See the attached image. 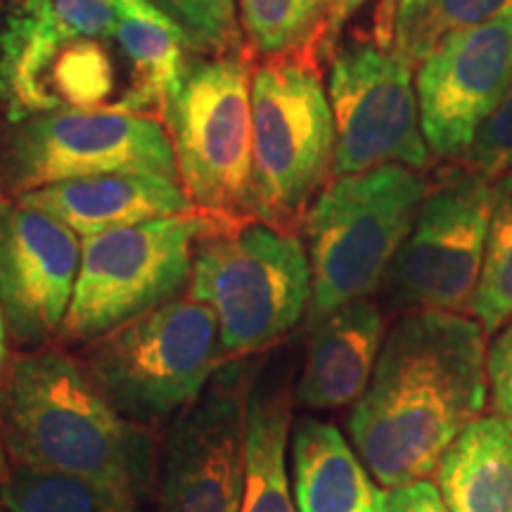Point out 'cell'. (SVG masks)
I'll list each match as a JSON object with an SVG mask.
<instances>
[{
  "label": "cell",
  "mask_w": 512,
  "mask_h": 512,
  "mask_svg": "<svg viewBox=\"0 0 512 512\" xmlns=\"http://www.w3.org/2000/svg\"><path fill=\"white\" fill-rule=\"evenodd\" d=\"M5 363H8V330H5L3 309H0V375H3Z\"/></svg>",
  "instance_id": "1f68e13d"
},
{
  "label": "cell",
  "mask_w": 512,
  "mask_h": 512,
  "mask_svg": "<svg viewBox=\"0 0 512 512\" xmlns=\"http://www.w3.org/2000/svg\"><path fill=\"white\" fill-rule=\"evenodd\" d=\"M512 15V0H427L394 27L392 50L420 67L448 36Z\"/></svg>",
  "instance_id": "cb8c5ba5"
},
{
  "label": "cell",
  "mask_w": 512,
  "mask_h": 512,
  "mask_svg": "<svg viewBox=\"0 0 512 512\" xmlns=\"http://www.w3.org/2000/svg\"><path fill=\"white\" fill-rule=\"evenodd\" d=\"M162 119L192 209L216 226L256 219L249 53L185 64Z\"/></svg>",
  "instance_id": "8992f818"
},
{
  "label": "cell",
  "mask_w": 512,
  "mask_h": 512,
  "mask_svg": "<svg viewBox=\"0 0 512 512\" xmlns=\"http://www.w3.org/2000/svg\"><path fill=\"white\" fill-rule=\"evenodd\" d=\"M131 0H15L0 24V102L12 124L29 117L41 67L62 43L112 36Z\"/></svg>",
  "instance_id": "9a60e30c"
},
{
  "label": "cell",
  "mask_w": 512,
  "mask_h": 512,
  "mask_svg": "<svg viewBox=\"0 0 512 512\" xmlns=\"http://www.w3.org/2000/svg\"><path fill=\"white\" fill-rule=\"evenodd\" d=\"M256 373L252 358H230L171 422L159 453V512H242Z\"/></svg>",
  "instance_id": "8fae6325"
},
{
  "label": "cell",
  "mask_w": 512,
  "mask_h": 512,
  "mask_svg": "<svg viewBox=\"0 0 512 512\" xmlns=\"http://www.w3.org/2000/svg\"><path fill=\"white\" fill-rule=\"evenodd\" d=\"M0 505L5 512H117L131 503L91 479L10 465Z\"/></svg>",
  "instance_id": "7402d4cb"
},
{
  "label": "cell",
  "mask_w": 512,
  "mask_h": 512,
  "mask_svg": "<svg viewBox=\"0 0 512 512\" xmlns=\"http://www.w3.org/2000/svg\"><path fill=\"white\" fill-rule=\"evenodd\" d=\"M472 316L486 335L512 320V171L494 183V207Z\"/></svg>",
  "instance_id": "d4e9b609"
},
{
  "label": "cell",
  "mask_w": 512,
  "mask_h": 512,
  "mask_svg": "<svg viewBox=\"0 0 512 512\" xmlns=\"http://www.w3.org/2000/svg\"><path fill=\"white\" fill-rule=\"evenodd\" d=\"M311 292L309 254L297 233L252 219L211 223L192 252L185 297L214 309L228 358H247L299 323Z\"/></svg>",
  "instance_id": "5b68a950"
},
{
  "label": "cell",
  "mask_w": 512,
  "mask_h": 512,
  "mask_svg": "<svg viewBox=\"0 0 512 512\" xmlns=\"http://www.w3.org/2000/svg\"><path fill=\"white\" fill-rule=\"evenodd\" d=\"M486 377L496 415L512 420V320L486 351Z\"/></svg>",
  "instance_id": "83f0119b"
},
{
  "label": "cell",
  "mask_w": 512,
  "mask_h": 512,
  "mask_svg": "<svg viewBox=\"0 0 512 512\" xmlns=\"http://www.w3.org/2000/svg\"><path fill=\"white\" fill-rule=\"evenodd\" d=\"M328 100L335 121V178L384 164H430L413 67L394 50L377 43L339 50L330 67Z\"/></svg>",
  "instance_id": "7c38bea8"
},
{
  "label": "cell",
  "mask_w": 512,
  "mask_h": 512,
  "mask_svg": "<svg viewBox=\"0 0 512 512\" xmlns=\"http://www.w3.org/2000/svg\"><path fill=\"white\" fill-rule=\"evenodd\" d=\"M81 266L72 228L27 204L0 197V309L17 349L60 337Z\"/></svg>",
  "instance_id": "4fadbf2b"
},
{
  "label": "cell",
  "mask_w": 512,
  "mask_h": 512,
  "mask_svg": "<svg viewBox=\"0 0 512 512\" xmlns=\"http://www.w3.org/2000/svg\"><path fill=\"white\" fill-rule=\"evenodd\" d=\"M290 422V384L278 377L268 380L259 366L247 399L242 512H297L287 479Z\"/></svg>",
  "instance_id": "ffe728a7"
},
{
  "label": "cell",
  "mask_w": 512,
  "mask_h": 512,
  "mask_svg": "<svg viewBox=\"0 0 512 512\" xmlns=\"http://www.w3.org/2000/svg\"><path fill=\"white\" fill-rule=\"evenodd\" d=\"M105 174H155L181 181L166 126L152 114L55 110L19 121L0 152L5 197Z\"/></svg>",
  "instance_id": "9c48e42d"
},
{
  "label": "cell",
  "mask_w": 512,
  "mask_h": 512,
  "mask_svg": "<svg viewBox=\"0 0 512 512\" xmlns=\"http://www.w3.org/2000/svg\"><path fill=\"white\" fill-rule=\"evenodd\" d=\"M335 121L318 55L266 57L252 72L254 216L294 233L332 171Z\"/></svg>",
  "instance_id": "52a82bcc"
},
{
  "label": "cell",
  "mask_w": 512,
  "mask_h": 512,
  "mask_svg": "<svg viewBox=\"0 0 512 512\" xmlns=\"http://www.w3.org/2000/svg\"><path fill=\"white\" fill-rule=\"evenodd\" d=\"M463 164L470 166V171L489 176L491 181L512 171V83L496 110L477 128Z\"/></svg>",
  "instance_id": "4316f807"
},
{
  "label": "cell",
  "mask_w": 512,
  "mask_h": 512,
  "mask_svg": "<svg viewBox=\"0 0 512 512\" xmlns=\"http://www.w3.org/2000/svg\"><path fill=\"white\" fill-rule=\"evenodd\" d=\"M0 512H5V508H3V505H0Z\"/></svg>",
  "instance_id": "d590c367"
},
{
  "label": "cell",
  "mask_w": 512,
  "mask_h": 512,
  "mask_svg": "<svg viewBox=\"0 0 512 512\" xmlns=\"http://www.w3.org/2000/svg\"><path fill=\"white\" fill-rule=\"evenodd\" d=\"M512 83V15L441 41L415 74L422 136L434 157L463 159Z\"/></svg>",
  "instance_id": "5bb4252c"
},
{
  "label": "cell",
  "mask_w": 512,
  "mask_h": 512,
  "mask_svg": "<svg viewBox=\"0 0 512 512\" xmlns=\"http://www.w3.org/2000/svg\"><path fill=\"white\" fill-rule=\"evenodd\" d=\"M337 0H323V5H325V17H328V12L332 10V5H335ZM325 31V29H323Z\"/></svg>",
  "instance_id": "836d02e7"
},
{
  "label": "cell",
  "mask_w": 512,
  "mask_h": 512,
  "mask_svg": "<svg viewBox=\"0 0 512 512\" xmlns=\"http://www.w3.org/2000/svg\"><path fill=\"white\" fill-rule=\"evenodd\" d=\"M368 0H337L332 5V10L325 17V31H323V41H320V55H330L335 50V41L342 31L344 24L354 17L356 10H361Z\"/></svg>",
  "instance_id": "4dcf8cb0"
},
{
  "label": "cell",
  "mask_w": 512,
  "mask_h": 512,
  "mask_svg": "<svg viewBox=\"0 0 512 512\" xmlns=\"http://www.w3.org/2000/svg\"><path fill=\"white\" fill-rule=\"evenodd\" d=\"M494 183L458 171L420 204L411 235L394 256L380 290L394 311L472 316L484 266Z\"/></svg>",
  "instance_id": "30bf717a"
},
{
  "label": "cell",
  "mask_w": 512,
  "mask_h": 512,
  "mask_svg": "<svg viewBox=\"0 0 512 512\" xmlns=\"http://www.w3.org/2000/svg\"><path fill=\"white\" fill-rule=\"evenodd\" d=\"M427 0H380L375 17V43L384 50H392L394 27L403 17L413 15Z\"/></svg>",
  "instance_id": "f546056e"
},
{
  "label": "cell",
  "mask_w": 512,
  "mask_h": 512,
  "mask_svg": "<svg viewBox=\"0 0 512 512\" xmlns=\"http://www.w3.org/2000/svg\"><path fill=\"white\" fill-rule=\"evenodd\" d=\"M292 467L299 512H377L382 489L328 422L306 418L294 425Z\"/></svg>",
  "instance_id": "ac0fdd59"
},
{
  "label": "cell",
  "mask_w": 512,
  "mask_h": 512,
  "mask_svg": "<svg viewBox=\"0 0 512 512\" xmlns=\"http://www.w3.org/2000/svg\"><path fill=\"white\" fill-rule=\"evenodd\" d=\"M0 441L10 465L67 472L136 505L157 482V441L105 401L62 344L17 349L0 375Z\"/></svg>",
  "instance_id": "7a4b0ae2"
},
{
  "label": "cell",
  "mask_w": 512,
  "mask_h": 512,
  "mask_svg": "<svg viewBox=\"0 0 512 512\" xmlns=\"http://www.w3.org/2000/svg\"><path fill=\"white\" fill-rule=\"evenodd\" d=\"M76 361L121 418L155 430L230 358L214 309L176 297L81 344Z\"/></svg>",
  "instance_id": "3957f363"
},
{
  "label": "cell",
  "mask_w": 512,
  "mask_h": 512,
  "mask_svg": "<svg viewBox=\"0 0 512 512\" xmlns=\"http://www.w3.org/2000/svg\"><path fill=\"white\" fill-rule=\"evenodd\" d=\"M117 512H138V510H136V505H126V508H121Z\"/></svg>",
  "instance_id": "e575fe53"
},
{
  "label": "cell",
  "mask_w": 512,
  "mask_h": 512,
  "mask_svg": "<svg viewBox=\"0 0 512 512\" xmlns=\"http://www.w3.org/2000/svg\"><path fill=\"white\" fill-rule=\"evenodd\" d=\"M486 332L472 316L408 311L384 337L368 389L349 415L351 439L384 489L425 479L482 413Z\"/></svg>",
  "instance_id": "6da1fadb"
},
{
  "label": "cell",
  "mask_w": 512,
  "mask_h": 512,
  "mask_svg": "<svg viewBox=\"0 0 512 512\" xmlns=\"http://www.w3.org/2000/svg\"><path fill=\"white\" fill-rule=\"evenodd\" d=\"M240 17L252 55L264 60L299 50L320 55L323 0H240Z\"/></svg>",
  "instance_id": "603a6c76"
},
{
  "label": "cell",
  "mask_w": 512,
  "mask_h": 512,
  "mask_svg": "<svg viewBox=\"0 0 512 512\" xmlns=\"http://www.w3.org/2000/svg\"><path fill=\"white\" fill-rule=\"evenodd\" d=\"M434 475L451 512H512V420L494 413L470 422Z\"/></svg>",
  "instance_id": "d6986e66"
},
{
  "label": "cell",
  "mask_w": 512,
  "mask_h": 512,
  "mask_svg": "<svg viewBox=\"0 0 512 512\" xmlns=\"http://www.w3.org/2000/svg\"><path fill=\"white\" fill-rule=\"evenodd\" d=\"M377 512H451L439 486L427 479L382 489Z\"/></svg>",
  "instance_id": "f1b7e54d"
},
{
  "label": "cell",
  "mask_w": 512,
  "mask_h": 512,
  "mask_svg": "<svg viewBox=\"0 0 512 512\" xmlns=\"http://www.w3.org/2000/svg\"><path fill=\"white\" fill-rule=\"evenodd\" d=\"M425 195V181L401 164L337 176L325 185L304 216L313 285L311 328L380 290Z\"/></svg>",
  "instance_id": "277c9868"
},
{
  "label": "cell",
  "mask_w": 512,
  "mask_h": 512,
  "mask_svg": "<svg viewBox=\"0 0 512 512\" xmlns=\"http://www.w3.org/2000/svg\"><path fill=\"white\" fill-rule=\"evenodd\" d=\"M114 36L133 72L128 112H164L166 100L174 93L185 69L183 53L188 38L183 29L150 0H131Z\"/></svg>",
  "instance_id": "44dd1931"
},
{
  "label": "cell",
  "mask_w": 512,
  "mask_h": 512,
  "mask_svg": "<svg viewBox=\"0 0 512 512\" xmlns=\"http://www.w3.org/2000/svg\"><path fill=\"white\" fill-rule=\"evenodd\" d=\"M211 223L190 211L83 238L74 297L57 342H93L176 299L190 283L192 252Z\"/></svg>",
  "instance_id": "ba28073f"
},
{
  "label": "cell",
  "mask_w": 512,
  "mask_h": 512,
  "mask_svg": "<svg viewBox=\"0 0 512 512\" xmlns=\"http://www.w3.org/2000/svg\"><path fill=\"white\" fill-rule=\"evenodd\" d=\"M311 330L297 401L325 411L361 399L384 344L380 306L370 299H358L330 313Z\"/></svg>",
  "instance_id": "e0dca14e"
},
{
  "label": "cell",
  "mask_w": 512,
  "mask_h": 512,
  "mask_svg": "<svg viewBox=\"0 0 512 512\" xmlns=\"http://www.w3.org/2000/svg\"><path fill=\"white\" fill-rule=\"evenodd\" d=\"M183 29L188 46L209 57L249 53L242 43L235 0H150Z\"/></svg>",
  "instance_id": "484cf974"
},
{
  "label": "cell",
  "mask_w": 512,
  "mask_h": 512,
  "mask_svg": "<svg viewBox=\"0 0 512 512\" xmlns=\"http://www.w3.org/2000/svg\"><path fill=\"white\" fill-rule=\"evenodd\" d=\"M8 475H10V458H8V453H5L3 441H0V489H3Z\"/></svg>",
  "instance_id": "d6a6232c"
},
{
  "label": "cell",
  "mask_w": 512,
  "mask_h": 512,
  "mask_svg": "<svg viewBox=\"0 0 512 512\" xmlns=\"http://www.w3.org/2000/svg\"><path fill=\"white\" fill-rule=\"evenodd\" d=\"M15 200L53 216L79 238L195 211L181 181L155 174L74 178L31 190Z\"/></svg>",
  "instance_id": "2e32d148"
}]
</instances>
